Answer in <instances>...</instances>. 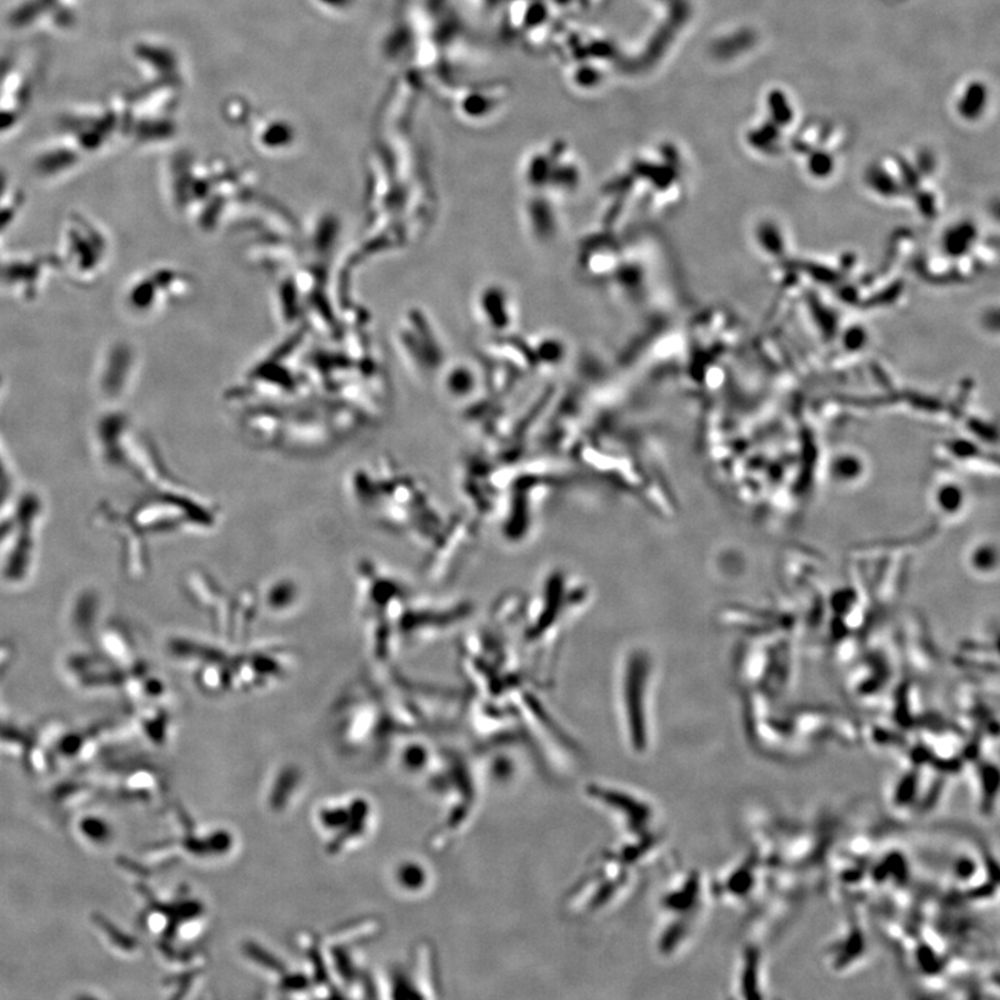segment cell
<instances>
[{"instance_id": "1", "label": "cell", "mask_w": 1000, "mask_h": 1000, "mask_svg": "<svg viewBox=\"0 0 1000 1000\" xmlns=\"http://www.w3.org/2000/svg\"><path fill=\"white\" fill-rule=\"evenodd\" d=\"M987 88L980 84V82H975V84L967 88L963 98H961L959 113L963 115L966 120H976L980 118L983 109L987 106Z\"/></svg>"}, {"instance_id": "2", "label": "cell", "mask_w": 1000, "mask_h": 1000, "mask_svg": "<svg viewBox=\"0 0 1000 1000\" xmlns=\"http://www.w3.org/2000/svg\"><path fill=\"white\" fill-rule=\"evenodd\" d=\"M772 106L779 123H788L790 120V108H788L787 101H785L782 93H776V96L772 98Z\"/></svg>"}]
</instances>
